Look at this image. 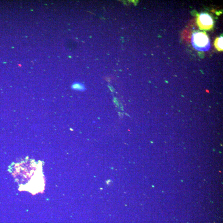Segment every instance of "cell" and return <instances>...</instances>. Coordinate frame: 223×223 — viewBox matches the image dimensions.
<instances>
[{
	"label": "cell",
	"instance_id": "6da1fadb",
	"mask_svg": "<svg viewBox=\"0 0 223 223\" xmlns=\"http://www.w3.org/2000/svg\"><path fill=\"white\" fill-rule=\"evenodd\" d=\"M191 43L193 47L201 51H207L210 48L208 37L203 32H195L192 34Z\"/></svg>",
	"mask_w": 223,
	"mask_h": 223
},
{
	"label": "cell",
	"instance_id": "7a4b0ae2",
	"mask_svg": "<svg viewBox=\"0 0 223 223\" xmlns=\"http://www.w3.org/2000/svg\"><path fill=\"white\" fill-rule=\"evenodd\" d=\"M198 23L201 29H210L212 27L213 22L211 17L205 13H202L198 17Z\"/></svg>",
	"mask_w": 223,
	"mask_h": 223
},
{
	"label": "cell",
	"instance_id": "3957f363",
	"mask_svg": "<svg viewBox=\"0 0 223 223\" xmlns=\"http://www.w3.org/2000/svg\"><path fill=\"white\" fill-rule=\"evenodd\" d=\"M71 89L75 90L80 91H84L86 90V87L84 85L80 82H74L71 86Z\"/></svg>",
	"mask_w": 223,
	"mask_h": 223
},
{
	"label": "cell",
	"instance_id": "277c9868",
	"mask_svg": "<svg viewBox=\"0 0 223 223\" xmlns=\"http://www.w3.org/2000/svg\"><path fill=\"white\" fill-rule=\"evenodd\" d=\"M214 45L218 50H223V37H220L216 39Z\"/></svg>",
	"mask_w": 223,
	"mask_h": 223
}]
</instances>
